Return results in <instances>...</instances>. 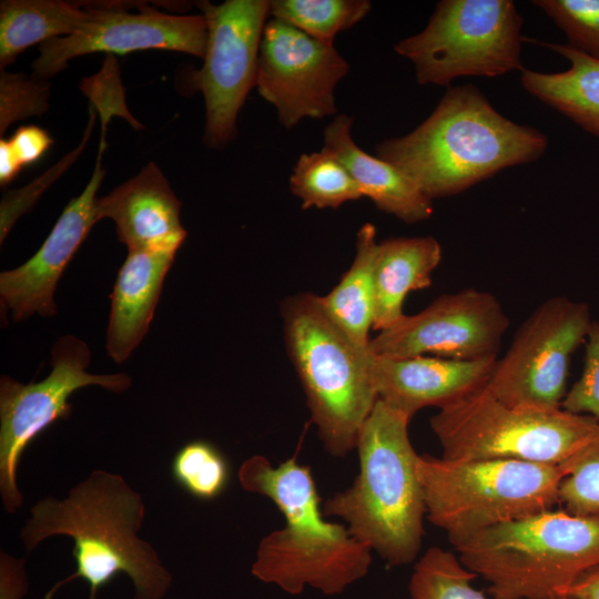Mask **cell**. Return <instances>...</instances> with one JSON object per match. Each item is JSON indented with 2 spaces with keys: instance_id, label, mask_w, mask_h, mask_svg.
I'll use <instances>...</instances> for the list:
<instances>
[{
  "instance_id": "1",
  "label": "cell",
  "mask_w": 599,
  "mask_h": 599,
  "mask_svg": "<svg viewBox=\"0 0 599 599\" xmlns=\"http://www.w3.org/2000/svg\"><path fill=\"white\" fill-rule=\"evenodd\" d=\"M144 518L141 495L121 475L103 469L92 470L65 498L38 500L19 535L26 551H33L47 538L68 536L74 544L77 567L44 599H52L61 586L75 579H83L90 599H95L118 573L131 579L134 599H164L173 576L156 550L138 536Z\"/></svg>"
},
{
  "instance_id": "2",
  "label": "cell",
  "mask_w": 599,
  "mask_h": 599,
  "mask_svg": "<svg viewBox=\"0 0 599 599\" xmlns=\"http://www.w3.org/2000/svg\"><path fill=\"white\" fill-rule=\"evenodd\" d=\"M547 146L546 134L504 116L479 89L466 84L448 88L417 128L380 142L375 152L433 201L534 162Z\"/></svg>"
},
{
  "instance_id": "3",
  "label": "cell",
  "mask_w": 599,
  "mask_h": 599,
  "mask_svg": "<svg viewBox=\"0 0 599 599\" xmlns=\"http://www.w3.org/2000/svg\"><path fill=\"white\" fill-rule=\"evenodd\" d=\"M409 420L377 399L358 433V475L348 488L327 498L322 509L343 519L349 535L388 566L413 562L424 534L426 507Z\"/></svg>"
},
{
  "instance_id": "4",
  "label": "cell",
  "mask_w": 599,
  "mask_h": 599,
  "mask_svg": "<svg viewBox=\"0 0 599 599\" xmlns=\"http://www.w3.org/2000/svg\"><path fill=\"white\" fill-rule=\"evenodd\" d=\"M455 549L494 599L559 596L599 566V512L546 510L483 530Z\"/></svg>"
},
{
  "instance_id": "5",
  "label": "cell",
  "mask_w": 599,
  "mask_h": 599,
  "mask_svg": "<svg viewBox=\"0 0 599 599\" xmlns=\"http://www.w3.org/2000/svg\"><path fill=\"white\" fill-rule=\"evenodd\" d=\"M287 354L303 386L324 449L343 457L378 399L368 349L357 347L326 315L318 295L300 293L282 303Z\"/></svg>"
},
{
  "instance_id": "6",
  "label": "cell",
  "mask_w": 599,
  "mask_h": 599,
  "mask_svg": "<svg viewBox=\"0 0 599 599\" xmlns=\"http://www.w3.org/2000/svg\"><path fill=\"white\" fill-rule=\"evenodd\" d=\"M427 519L457 547L491 527L559 505L558 465L515 459L456 461L418 455Z\"/></svg>"
},
{
  "instance_id": "7",
  "label": "cell",
  "mask_w": 599,
  "mask_h": 599,
  "mask_svg": "<svg viewBox=\"0 0 599 599\" xmlns=\"http://www.w3.org/2000/svg\"><path fill=\"white\" fill-rule=\"evenodd\" d=\"M430 428L447 460L515 459L559 465L598 432L599 420L564 408L510 406L486 384L438 409L430 418Z\"/></svg>"
},
{
  "instance_id": "8",
  "label": "cell",
  "mask_w": 599,
  "mask_h": 599,
  "mask_svg": "<svg viewBox=\"0 0 599 599\" xmlns=\"http://www.w3.org/2000/svg\"><path fill=\"white\" fill-rule=\"evenodd\" d=\"M522 17L511 0H441L427 26L398 41L422 85L448 87L460 77L522 71Z\"/></svg>"
},
{
  "instance_id": "9",
  "label": "cell",
  "mask_w": 599,
  "mask_h": 599,
  "mask_svg": "<svg viewBox=\"0 0 599 599\" xmlns=\"http://www.w3.org/2000/svg\"><path fill=\"white\" fill-rule=\"evenodd\" d=\"M90 361L88 345L73 335H64L52 347V369L42 380L22 384L7 375L1 376L0 495L8 514H16L23 505V495L17 483L23 451L50 425L70 417V396L91 385L112 393H123L131 387V377L125 373H88Z\"/></svg>"
},
{
  "instance_id": "10",
  "label": "cell",
  "mask_w": 599,
  "mask_h": 599,
  "mask_svg": "<svg viewBox=\"0 0 599 599\" xmlns=\"http://www.w3.org/2000/svg\"><path fill=\"white\" fill-rule=\"evenodd\" d=\"M592 318L589 305L566 296L544 301L521 323L487 383L515 407L561 408L572 355L585 344Z\"/></svg>"
},
{
  "instance_id": "11",
  "label": "cell",
  "mask_w": 599,
  "mask_h": 599,
  "mask_svg": "<svg viewBox=\"0 0 599 599\" xmlns=\"http://www.w3.org/2000/svg\"><path fill=\"white\" fill-rule=\"evenodd\" d=\"M271 0L199 1L206 21L207 43L193 85L205 101L204 142L222 148L237 134V114L256 85L261 39Z\"/></svg>"
},
{
  "instance_id": "12",
  "label": "cell",
  "mask_w": 599,
  "mask_h": 599,
  "mask_svg": "<svg viewBox=\"0 0 599 599\" xmlns=\"http://www.w3.org/2000/svg\"><path fill=\"white\" fill-rule=\"evenodd\" d=\"M509 319L490 292L464 288L438 296L370 338L374 354L429 355L459 361L497 358Z\"/></svg>"
},
{
  "instance_id": "13",
  "label": "cell",
  "mask_w": 599,
  "mask_h": 599,
  "mask_svg": "<svg viewBox=\"0 0 599 599\" xmlns=\"http://www.w3.org/2000/svg\"><path fill=\"white\" fill-rule=\"evenodd\" d=\"M348 71V62L334 44L323 43L281 20L266 21L255 87L274 105L285 129L294 128L304 118L334 115L335 88Z\"/></svg>"
},
{
  "instance_id": "14",
  "label": "cell",
  "mask_w": 599,
  "mask_h": 599,
  "mask_svg": "<svg viewBox=\"0 0 599 599\" xmlns=\"http://www.w3.org/2000/svg\"><path fill=\"white\" fill-rule=\"evenodd\" d=\"M123 2H93L91 18L73 33L40 44L33 75L48 80L71 59L94 52L125 54L161 49L204 58L206 21L200 14H171L142 6L130 12Z\"/></svg>"
},
{
  "instance_id": "15",
  "label": "cell",
  "mask_w": 599,
  "mask_h": 599,
  "mask_svg": "<svg viewBox=\"0 0 599 599\" xmlns=\"http://www.w3.org/2000/svg\"><path fill=\"white\" fill-rule=\"evenodd\" d=\"M372 552L344 525L285 524L262 538L251 572L288 595L311 587L335 596L368 573Z\"/></svg>"
},
{
  "instance_id": "16",
  "label": "cell",
  "mask_w": 599,
  "mask_h": 599,
  "mask_svg": "<svg viewBox=\"0 0 599 599\" xmlns=\"http://www.w3.org/2000/svg\"><path fill=\"white\" fill-rule=\"evenodd\" d=\"M104 150L105 134H101L95 166L85 189L67 204L37 253L17 268L0 274L1 306L11 311L14 321H23L34 314L43 317L55 315L58 282L98 222L95 201L104 176L101 165Z\"/></svg>"
},
{
  "instance_id": "17",
  "label": "cell",
  "mask_w": 599,
  "mask_h": 599,
  "mask_svg": "<svg viewBox=\"0 0 599 599\" xmlns=\"http://www.w3.org/2000/svg\"><path fill=\"white\" fill-rule=\"evenodd\" d=\"M497 358L393 357L369 349L368 364L378 399L412 418L423 408L440 409L485 386Z\"/></svg>"
},
{
  "instance_id": "18",
  "label": "cell",
  "mask_w": 599,
  "mask_h": 599,
  "mask_svg": "<svg viewBox=\"0 0 599 599\" xmlns=\"http://www.w3.org/2000/svg\"><path fill=\"white\" fill-rule=\"evenodd\" d=\"M181 206L182 202L153 162L95 201L98 221H114L119 241L128 251H177L186 237L180 221Z\"/></svg>"
},
{
  "instance_id": "19",
  "label": "cell",
  "mask_w": 599,
  "mask_h": 599,
  "mask_svg": "<svg viewBox=\"0 0 599 599\" xmlns=\"http://www.w3.org/2000/svg\"><path fill=\"white\" fill-rule=\"evenodd\" d=\"M176 252L128 251L110 295L106 351L116 364L124 363L146 335Z\"/></svg>"
},
{
  "instance_id": "20",
  "label": "cell",
  "mask_w": 599,
  "mask_h": 599,
  "mask_svg": "<svg viewBox=\"0 0 599 599\" xmlns=\"http://www.w3.org/2000/svg\"><path fill=\"white\" fill-rule=\"evenodd\" d=\"M353 118L339 114L326 125L323 148L347 169L375 206L405 223L413 224L432 217L433 201L428 199L398 167L362 150L352 138Z\"/></svg>"
},
{
  "instance_id": "21",
  "label": "cell",
  "mask_w": 599,
  "mask_h": 599,
  "mask_svg": "<svg viewBox=\"0 0 599 599\" xmlns=\"http://www.w3.org/2000/svg\"><path fill=\"white\" fill-rule=\"evenodd\" d=\"M440 261L441 246L433 236H400L378 243L373 329L384 331L405 315V298L413 291L430 286L432 275Z\"/></svg>"
},
{
  "instance_id": "22",
  "label": "cell",
  "mask_w": 599,
  "mask_h": 599,
  "mask_svg": "<svg viewBox=\"0 0 599 599\" xmlns=\"http://www.w3.org/2000/svg\"><path fill=\"white\" fill-rule=\"evenodd\" d=\"M569 61L568 70L544 73L524 69L522 88L585 131L599 138V60L567 44L538 42Z\"/></svg>"
},
{
  "instance_id": "23",
  "label": "cell",
  "mask_w": 599,
  "mask_h": 599,
  "mask_svg": "<svg viewBox=\"0 0 599 599\" xmlns=\"http://www.w3.org/2000/svg\"><path fill=\"white\" fill-rule=\"evenodd\" d=\"M93 2L2 0L0 2V70L32 44L65 37L92 16Z\"/></svg>"
},
{
  "instance_id": "24",
  "label": "cell",
  "mask_w": 599,
  "mask_h": 599,
  "mask_svg": "<svg viewBox=\"0 0 599 599\" xmlns=\"http://www.w3.org/2000/svg\"><path fill=\"white\" fill-rule=\"evenodd\" d=\"M377 245L375 226L365 223L357 232L352 265L328 294L318 296L326 315L362 349L369 348L374 325Z\"/></svg>"
},
{
  "instance_id": "25",
  "label": "cell",
  "mask_w": 599,
  "mask_h": 599,
  "mask_svg": "<svg viewBox=\"0 0 599 599\" xmlns=\"http://www.w3.org/2000/svg\"><path fill=\"white\" fill-rule=\"evenodd\" d=\"M241 487L272 500L286 524H319L324 521L321 498L307 466L295 457L276 467L263 455L245 459L238 468Z\"/></svg>"
},
{
  "instance_id": "26",
  "label": "cell",
  "mask_w": 599,
  "mask_h": 599,
  "mask_svg": "<svg viewBox=\"0 0 599 599\" xmlns=\"http://www.w3.org/2000/svg\"><path fill=\"white\" fill-rule=\"evenodd\" d=\"M290 190L301 200L303 210L337 209L364 197L347 169L324 149L298 158L290 176Z\"/></svg>"
},
{
  "instance_id": "27",
  "label": "cell",
  "mask_w": 599,
  "mask_h": 599,
  "mask_svg": "<svg viewBox=\"0 0 599 599\" xmlns=\"http://www.w3.org/2000/svg\"><path fill=\"white\" fill-rule=\"evenodd\" d=\"M368 0H272L270 16L327 44L362 21L370 11Z\"/></svg>"
},
{
  "instance_id": "28",
  "label": "cell",
  "mask_w": 599,
  "mask_h": 599,
  "mask_svg": "<svg viewBox=\"0 0 599 599\" xmlns=\"http://www.w3.org/2000/svg\"><path fill=\"white\" fill-rule=\"evenodd\" d=\"M477 577L453 552L434 546L414 566L410 599H488L473 587Z\"/></svg>"
},
{
  "instance_id": "29",
  "label": "cell",
  "mask_w": 599,
  "mask_h": 599,
  "mask_svg": "<svg viewBox=\"0 0 599 599\" xmlns=\"http://www.w3.org/2000/svg\"><path fill=\"white\" fill-rule=\"evenodd\" d=\"M171 473L184 490L202 500L220 496L230 479L226 459L204 440H193L182 446L173 457Z\"/></svg>"
},
{
  "instance_id": "30",
  "label": "cell",
  "mask_w": 599,
  "mask_h": 599,
  "mask_svg": "<svg viewBox=\"0 0 599 599\" xmlns=\"http://www.w3.org/2000/svg\"><path fill=\"white\" fill-rule=\"evenodd\" d=\"M559 506L572 515L599 512V429L559 465Z\"/></svg>"
},
{
  "instance_id": "31",
  "label": "cell",
  "mask_w": 599,
  "mask_h": 599,
  "mask_svg": "<svg viewBox=\"0 0 599 599\" xmlns=\"http://www.w3.org/2000/svg\"><path fill=\"white\" fill-rule=\"evenodd\" d=\"M565 33L567 45L599 60V0H534Z\"/></svg>"
},
{
  "instance_id": "32",
  "label": "cell",
  "mask_w": 599,
  "mask_h": 599,
  "mask_svg": "<svg viewBox=\"0 0 599 599\" xmlns=\"http://www.w3.org/2000/svg\"><path fill=\"white\" fill-rule=\"evenodd\" d=\"M50 85L45 79L0 70V136L9 125L49 108Z\"/></svg>"
},
{
  "instance_id": "33",
  "label": "cell",
  "mask_w": 599,
  "mask_h": 599,
  "mask_svg": "<svg viewBox=\"0 0 599 599\" xmlns=\"http://www.w3.org/2000/svg\"><path fill=\"white\" fill-rule=\"evenodd\" d=\"M561 408L599 420V322L596 319H592L585 341L581 375L567 390Z\"/></svg>"
},
{
  "instance_id": "34",
  "label": "cell",
  "mask_w": 599,
  "mask_h": 599,
  "mask_svg": "<svg viewBox=\"0 0 599 599\" xmlns=\"http://www.w3.org/2000/svg\"><path fill=\"white\" fill-rule=\"evenodd\" d=\"M95 112L91 111L90 112V120L88 122V126H87V130H85V135L83 136L82 139V142L80 144V148L74 150L71 154H68L65 158H64V162L63 163H59V167L57 171L52 172V173H49V171L47 172V179L41 182L42 180L39 179L38 181H34L32 183V185L30 184V186L33 187V191H29V190H19L14 193V195H18V196H22L23 195V200L18 202V203H14V204H11V205H7V206H1V223H0V231H1V243L3 241V238L7 236L9 230L11 229L12 224L16 222V220L21 215L23 214L26 211L29 210V207L33 204V202H35V199L42 193V187H45V186H49L50 184V181H53V180H49V177H52V176H59V174L67 169L68 165H70V163H72L75 158L78 156V154L80 153V151L83 149V145H85V142L88 141V136L90 134V131H91V126L92 124L94 123V120H95Z\"/></svg>"
},
{
  "instance_id": "35",
  "label": "cell",
  "mask_w": 599,
  "mask_h": 599,
  "mask_svg": "<svg viewBox=\"0 0 599 599\" xmlns=\"http://www.w3.org/2000/svg\"><path fill=\"white\" fill-rule=\"evenodd\" d=\"M6 141L21 167L39 161L53 143L49 133L37 125L20 126Z\"/></svg>"
},
{
  "instance_id": "36",
  "label": "cell",
  "mask_w": 599,
  "mask_h": 599,
  "mask_svg": "<svg viewBox=\"0 0 599 599\" xmlns=\"http://www.w3.org/2000/svg\"><path fill=\"white\" fill-rule=\"evenodd\" d=\"M559 596L568 599H599V566L585 571Z\"/></svg>"
},
{
  "instance_id": "37",
  "label": "cell",
  "mask_w": 599,
  "mask_h": 599,
  "mask_svg": "<svg viewBox=\"0 0 599 599\" xmlns=\"http://www.w3.org/2000/svg\"><path fill=\"white\" fill-rule=\"evenodd\" d=\"M21 166L9 149L7 141L0 139V185L9 184L21 171Z\"/></svg>"
},
{
  "instance_id": "38",
  "label": "cell",
  "mask_w": 599,
  "mask_h": 599,
  "mask_svg": "<svg viewBox=\"0 0 599 599\" xmlns=\"http://www.w3.org/2000/svg\"><path fill=\"white\" fill-rule=\"evenodd\" d=\"M544 599H568V598H566L565 596H554V597L544 598Z\"/></svg>"
}]
</instances>
